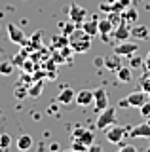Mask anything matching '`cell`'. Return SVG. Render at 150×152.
<instances>
[{"label":"cell","instance_id":"1","mask_svg":"<svg viewBox=\"0 0 150 152\" xmlns=\"http://www.w3.org/2000/svg\"><path fill=\"white\" fill-rule=\"evenodd\" d=\"M91 38L82 27H76L72 32L68 34V46L74 50V53H86L91 48Z\"/></svg>","mask_w":150,"mask_h":152},{"label":"cell","instance_id":"2","mask_svg":"<svg viewBox=\"0 0 150 152\" xmlns=\"http://www.w3.org/2000/svg\"><path fill=\"white\" fill-rule=\"evenodd\" d=\"M114 124H116V110L108 104L105 110L99 112V116H97V122H95V127H97V129H103V131H105L106 127L114 126Z\"/></svg>","mask_w":150,"mask_h":152},{"label":"cell","instance_id":"3","mask_svg":"<svg viewBox=\"0 0 150 152\" xmlns=\"http://www.w3.org/2000/svg\"><path fill=\"white\" fill-rule=\"evenodd\" d=\"M106 141L112 142V145H120L122 141L127 137V129L125 127H120V126H110V127H106Z\"/></svg>","mask_w":150,"mask_h":152},{"label":"cell","instance_id":"4","mask_svg":"<svg viewBox=\"0 0 150 152\" xmlns=\"http://www.w3.org/2000/svg\"><path fill=\"white\" fill-rule=\"evenodd\" d=\"M86 17H87L86 8L78 6V4H70V8H68V19H70V21H72V23H76V25L80 27L82 23L86 21Z\"/></svg>","mask_w":150,"mask_h":152},{"label":"cell","instance_id":"5","mask_svg":"<svg viewBox=\"0 0 150 152\" xmlns=\"http://www.w3.org/2000/svg\"><path fill=\"white\" fill-rule=\"evenodd\" d=\"M125 99H127V103H129V108H141L148 101V93L143 91V89H141V91H131Z\"/></svg>","mask_w":150,"mask_h":152},{"label":"cell","instance_id":"6","mask_svg":"<svg viewBox=\"0 0 150 152\" xmlns=\"http://www.w3.org/2000/svg\"><path fill=\"white\" fill-rule=\"evenodd\" d=\"M93 104H95V110H105L108 107V95L103 88H97L93 89Z\"/></svg>","mask_w":150,"mask_h":152},{"label":"cell","instance_id":"7","mask_svg":"<svg viewBox=\"0 0 150 152\" xmlns=\"http://www.w3.org/2000/svg\"><path fill=\"white\" fill-rule=\"evenodd\" d=\"M70 139H78L82 142H86L87 146L93 145V141H95V133H93L91 129H86V127H76V129L72 131V137Z\"/></svg>","mask_w":150,"mask_h":152},{"label":"cell","instance_id":"8","mask_svg":"<svg viewBox=\"0 0 150 152\" xmlns=\"http://www.w3.org/2000/svg\"><path fill=\"white\" fill-rule=\"evenodd\" d=\"M57 103H61L63 107H70L72 103H76V91H74L72 88H63L57 95Z\"/></svg>","mask_w":150,"mask_h":152},{"label":"cell","instance_id":"9","mask_svg":"<svg viewBox=\"0 0 150 152\" xmlns=\"http://www.w3.org/2000/svg\"><path fill=\"white\" fill-rule=\"evenodd\" d=\"M137 50H139V46L135 44V42H127V40L118 42V46L114 48V51H116L118 55H122V57H124V55H125V57H131Z\"/></svg>","mask_w":150,"mask_h":152},{"label":"cell","instance_id":"10","mask_svg":"<svg viewBox=\"0 0 150 152\" xmlns=\"http://www.w3.org/2000/svg\"><path fill=\"white\" fill-rule=\"evenodd\" d=\"M8 36H10V40L13 42V44H25V32L21 31L19 27L15 25V23H8Z\"/></svg>","mask_w":150,"mask_h":152},{"label":"cell","instance_id":"11","mask_svg":"<svg viewBox=\"0 0 150 152\" xmlns=\"http://www.w3.org/2000/svg\"><path fill=\"white\" fill-rule=\"evenodd\" d=\"M112 34H114V38L118 42H124L127 40V38L131 36V28H129V23H125L124 19L118 23V27H114V31H112Z\"/></svg>","mask_w":150,"mask_h":152},{"label":"cell","instance_id":"12","mask_svg":"<svg viewBox=\"0 0 150 152\" xmlns=\"http://www.w3.org/2000/svg\"><path fill=\"white\" fill-rule=\"evenodd\" d=\"M129 137H133V139H150V122H144L141 126L133 127L129 131Z\"/></svg>","mask_w":150,"mask_h":152},{"label":"cell","instance_id":"13","mask_svg":"<svg viewBox=\"0 0 150 152\" xmlns=\"http://www.w3.org/2000/svg\"><path fill=\"white\" fill-rule=\"evenodd\" d=\"M80 27H82V28H84V31H86L90 36L99 34V17H95V15H93L91 19H87V17H86V21H84Z\"/></svg>","mask_w":150,"mask_h":152},{"label":"cell","instance_id":"14","mask_svg":"<svg viewBox=\"0 0 150 152\" xmlns=\"http://www.w3.org/2000/svg\"><path fill=\"white\" fill-rule=\"evenodd\" d=\"M93 103V91L91 89H80V91L76 93V104H80V107H90Z\"/></svg>","mask_w":150,"mask_h":152},{"label":"cell","instance_id":"15","mask_svg":"<svg viewBox=\"0 0 150 152\" xmlns=\"http://www.w3.org/2000/svg\"><path fill=\"white\" fill-rule=\"evenodd\" d=\"M114 31V23L112 19H106V17H101L99 19V34L103 36V40H106V36Z\"/></svg>","mask_w":150,"mask_h":152},{"label":"cell","instance_id":"16","mask_svg":"<svg viewBox=\"0 0 150 152\" xmlns=\"http://www.w3.org/2000/svg\"><path fill=\"white\" fill-rule=\"evenodd\" d=\"M105 66H106L108 70H112V72H116V70L122 66V55H118V53L114 51L112 55H108V57L105 59Z\"/></svg>","mask_w":150,"mask_h":152},{"label":"cell","instance_id":"17","mask_svg":"<svg viewBox=\"0 0 150 152\" xmlns=\"http://www.w3.org/2000/svg\"><path fill=\"white\" fill-rule=\"evenodd\" d=\"M131 36H135L137 40H146V38L150 36L148 27H144V25H135L133 28H131Z\"/></svg>","mask_w":150,"mask_h":152},{"label":"cell","instance_id":"18","mask_svg":"<svg viewBox=\"0 0 150 152\" xmlns=\"http://www.w3.org/2000/svg\"><path fill=\"white\" fill-rule=\"evenodd\" d=\"M116 76H118V80H120V82H124V84H127V82L133 80V74H131L129 66H120V69L116 70Z\"/></svg>","mask_w":150,"mask_h":152},{"label":"cell","instance_id":"19","mask_svg":"<svg viewBox=\"0 0 150 152\" xmlns=\"http://www.w3.org/2000/svg\"><path fill=\"white\" fill-rule=\"evenodd\" d=\"M65 46H68V36L65 34H55L53 38H51V48L53 50H59V48H65Z\"/></svg>","mask_w":150,"mask_h":152},{"label":"cell","instance_id":"20","mask_svg":"<svg viewBox=\"0 0 150 152\" xmlns=\"http://www.w3.org/2000/svg\"><path fill=\"white\" fill-rule=\"evenodd\" d=\"M32 137L31 135H21L19 139H17V148L19 150H31L32 148Z\"/></svg>","mask_w":150,"mask_h":152},{"label":"cell","instance_id":"21","mask_svg":"<svg viewBox=\"0 0 150 152\" xmlns=\"http://www.w3.org/2000/svg\"><path fill=\"white\" fill-rule=\"evenodd\" d=\"M42 88H44V80H34V84L29 86V97H40Z\"/></svg>","mask_w":150,"mask_h":152},{"label":"cell","instance_id":"22","mask_svg":"<svg viewBox=\"0 0 150 152\" xmlns=\"http://www.w3.org/2000/svg\"><path fill=\"white\" fill-rule=\"evenodd\" d=\"M13 61H0V74L2 76H10L13 72Z\"/></svg>","mask_w":150,"mask_h":152},{"label":"cell","instance_id":"23","mask_svg":"<svg viewBox=\"0 0 150 152\" xmlns=\"http://www.w3.org/2000/svg\"><path fill=\"white\" fill-rule=\"evenodd\" d=\"M139 82H141V89H143V91H146V93L150 95V70H146V72L141 76Z\"/></svg>","mask_w":150,"mask_h":152},{"label":"cell","instance_id":"24","mask_svg":"<svg viewBox=\"0 0 150 152\" xmlns=\"http://www.w3.org/2000/svg\"><path fill=\"white\" fill-rule=\"evenodd\" d=\"M90 146L86 145V142H82V141H78V139H72V142H70V150L72 152H86Z\"/></svg>","mask_w":150,"mask_h":152},{"label":"cell","instance_id":"25","mask_svg":"<svg viewBox=\"0 0 150 152\" xmlns=\"http://www.w3.org/2000/svg\"><path fill=\"white\" fill-rule=\"evenodd\" d=\"M122 19H124L125 23H133L135 19H137V10H133V8H127L124 13H122Z\"/></svg>","mask_w":150,"mask_h":152},{"label":"cell","instance_id":"26","mask_svg":"<svg viewBox=\"0 0 150 152\" xmlns=\"http://www.w3.org/2000/svg\"><path fill=\"white\" fill-rule=\"evenodd\" d=\"M12 145V137L8 133H0V150H8Z\"/></svg>","mask_w":150,"mask_h":152},{"label":"cell","instance_id":"27","mask_svg":"<svg viewBox=\"0 0 150 152\" xmlns=\"http://www.w3.org/2000/svg\"><path fill=\"white\" fill-rule=\"evenodd\" d=\"M23 70H25V72H34V69H36V65H34V61L31 59V57H27L25 61H23Z\"/></svg>","mask_w":150,"mask_h":152},{"label":"cell","instance_id":"28","mask_svg":"<svg viewBox=\"0 0 150 152\" xmlns=\"http://www.w3.org/2000/svg\"><path fill=\"white\" fill-rule=\"evenodd\" d=\"M76 27H78L76 23H72V21H70V19H68V23H65V25L61 27V28H63V32H65V34L68 36V34H70V32H72V31H74V28H76Z\"/></svg>","mask_w":150,"mask_h":152},{"label":"cell","instance_id":"29","mask_svg":"<svg viewBox=\"0 0 150 152\" xmlns=\"http://www.w3.org/2000/svg\"><path fill=\"white\" fill-rule=\"evenodd\" d=\"M141 110V114H143V118H146V120H150V101H146L143 104V107L139 108Z\"/></svg>","mask_w":150,"mask_h":152},{"label":"cell","instance_id":"30","mask_svg":"<svg viewBox=\"0 0 150 152\" xmlns=\"http://www.w3.org/2000/svg\"><path fill=\"white\" fill-rule=\"evenodd\" d=\"M118 148H120V152H137V148H135V146H131V145H124V142H120Z\"/></svg>","mask_w":150,"mask_h":152},{"label":"cell","instance_id":"31","mask_svg":"<svg viewBox=\"0 0 150 152\" xmlns=\"http://www.w3.org/2000/svg\"><path fill=\"white\" fill-rule=\"evenodd\" d=\"M27 59V53H25V51H23V53L21 55H17V57H13V65H23V61H25Z\"/></svg>","mask_w":150,"mask_h":152},{"label":"cell","instance_id":"32","mask_svg":"<svg viewBox=\"0 0 150 152\" xmlns=\"http://www.w3.org/2000/svg\"><path fill=\"white\" fill-rule=\"evenodd\" d=\"M44 69L46 70H55V63H53V59H48L44 63Z\"/></svg>","mask_w":150,"mask_h":152},{"label":"cell","instance_id":"33","mask_svg":"<svg viewBox=\"0 0 150 152\" xmlns=\"http://www.w3.org/2000/svg\"><path fill=\"white\" fill-rule=\"evenodd\" d=\"M95 66H99V69H101V66H105V57H95Z\"/></svg>","mask_w":150,"mask_h":152},{"label":"cell","instance_id":"34","mask_svg":"<svg viewBox=\"0 0 150 152\" xmlns=\"http://www.w3.org/2000/svg\"><path fill=\"white\" fill-rule=\"evenodd\" d=\"M46 78H48V80H55V78H57L55 70H46Z\"/></svg>","mask_w":150,"mask_h":152},{"label":"cell","instance_id":"35","mask_svg":"<svg viewBox=\"0 0 150 152\" xmlns=\"http://www.w3.org/2000/svg\"><path fill=\"white\" fill-rule=\"evenodd\" d=\"M144 66H146V70H150V51L146 53V57H144Z\"/></svg>","mask_w":150,"mask_h":152},{"label":"cell","instance_id":"36","mask_svg":"<svg viewBox=\"0 0 150 152\" xmlns=\"http://www.w3.org/2000/svg\"><path fill=\"white\" fill-rule=\"evenodd\" d=\"M87 150H91V152H101V146L99 145H90V148Z\"/></svg>","mask_w":150,"mask_h":152},{"label":"cell","instance_id":"37","mask_svg":"<svg viewBox=\"0 0 150 152\" xmlns=\"http://www.w3.org/2000/svg\"><path fill=\"white\" fill-rule=\"evenodd\" d=\"M141 65V59L139 57H133V59H131V66H139Z\"/></svg>","mask_w":150,"mask_h":152},{"label":"cell","instance_id":"38","mask_svg":"<svg viewBox=\"0 0 150 152\" xmlns=\"http://www.w3.org/2000/svg\"><path fill=\"white\" fill-rule=\"evenodd\" d=\"M120 108H129V103H127V99H124V101H120V104H118Z\"/></svg>","mask_w":150,"mask_h":152},{"label":"cell","instance_id":"39","mask_svg":"<svg viewBox=\"0 0 150 152\" xmlns=\"http://www.w3.org/2000/svg\"><path fill=\"white\" fill-rule=\"evenodd\" d=\"M50 148H51V150H59V145H57V142H53V145H51Z\"/></svg>","mask_w":150,"mask_h":152}]
</instances>
